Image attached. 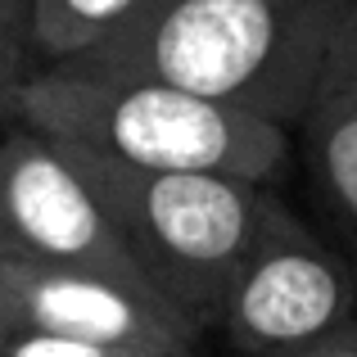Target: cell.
Wrapping results in <instances>:
<instances>
[{
	"label": "cell",
	"instance_id": "obj_1",
	"mask_svg": "<svg viewBox=\"0 0 357 357\" xmlns=\"http://www.w3.org/2000/svg\"><path fill=\"white\" fill-rule=\"evenodd\" d=\"M357 0H149L86 73L158 77L294 127Z\"/></svg>",
	"mask_w": 357,
	"mask_h": 357
},
{
	"label": "cell",
	"instance_id": "obj_2",
	"mask_svg": "<svg viewBox=\"0 0 357 357\" xmlns=\"http://www.w3.org/2000/svg\"><path fill=\"white\" fill-rule=\"evenodd\" d=\"M18 118L54 140L158 172H222L267 185L289 163V127L158 77L41 63Z\"/></svg>",
	"mask_w": 357,
	"mask_h": 357
},
{
	"label": "cell",
	"instance_id": "obj_3",
	"mask_svg": "<svg viewBox=\"0 0 357 357\" xmlns=\"http://www.w3.org/2000/svg\"><path fill=\"white\" fill-rule=\"evenodd\" d=\"M68 145V140H63ZM82 172L105 199L140 276L208 331L222 294L249 258L271 213L267 185L222 172H158L77 149Z\"/></svg>",
	"mask_w": 357,
	"mask_h": 357
},
{
	"label": "cell",
	"instance_id": "obj_4",
	"mask_svg": "<svg viewBox=\"0 0 357 357\" xmlns=\"http://www.w3.org/2000/svg\"><path fill=\"white\" fill-rule=\"evenodd\" d=\"M357 317V271L285 204H271L249 258L222 294L218 321L240 357H285Z\"/></svg>",
	"mask_w": 357,
	"mask_h": 357
},
{
	"label": "cell",
	"instance_id": "obj_5",
	"mask_svg": "<svg viewBox=\"0 0 357 357\" xmlns=\"http://www.w3.org/2000/svg\"><path fill=\"white\" fill-rule=\"evenodd\" d=\"M0 258L140 276L77 154L23 118L0 131Z\"/></svg>",
	"mask_w": 357,
	"mask_h": 357
},
{
	"label": "cell",
	"instance_id": "obj_6",
	"mask_svg": "<svg viewBox=\"0 0 357 357\" xmlns=\"http://www.w3.org/2000/svg\"><path fill=\"white\" fill-rule=\"evenodd\" d=\"M0 312L9 331H54L145 353H199L204 326L145 276L100 267H45L0 258Z\"/></svg>",
	"mask_w": 357,
	"mask_h": 357
},
{
	"label": "cell",
	"instance_id": "obj_7",
	"mask_svg": "<svg viewBox=\"0 0 357 357\" xmlns=\"http://www.w3.org/2000/svg\"><path fill=\"white\" fill-rule=\"evenodd\" d=\"M289 131H298L312 185L357 262V5L344 18L321 77Z\"/></svg>",
	"mask_w": 357,
	"mask_h": 357
},
{
	"label": "cell",
	"instance_id": "obj_8",
	"mask_svg": "<svg viewBox=\"0 0 357 357\" xmlns=\"http://www.w3.org/2000/svg\"><path fill=\"white\" fill-rule=\"evenodd\" d=\"M149 0H32L27 5V50L32 63H63L100 50L145 9Z\"/></svg>",
	"mask_w": 357,
	"mask_h": 357
},
{
	"label": "cell",
	"instance_id": "obj_9",
	"mask_svg": "<svg viewBox=\"0 0 357 357\" xmlns=\"http://www.w3.org/2000/svg\"><path fill=\"white\" fill-rule=\"evenodd\" d=\"M0 357H176V353H145L127 344H100L54 331H9L0 344Z\"/></svg>",
	"mask_w": 357,
	"mask_h": 357
},
{
	"label": "cell",
	"instance_id": "obj_10",
	"mask_svg": "<svg viewBox=\"0 0 357 357\" xmlns=\"http://www.w3.org/2000/svg\"><path fill=\"white\" fill-rule=\"evenodd\" d=\"M32 50H27V18L0 14V131L18 122L23 86L32 77Z\"/></svg>",
	"mask_w": 357,
	"mask_h": 357
},
{
	"label": "cell",
	"instance_id": "obj_11",
	"mask_svg": "<svg viewBox=\"0 0 357 357\" xmlns=\"http://www.w3.org/2000/svg\"><path fill=\"white\" fill-rule=\"evenodd\" d=\"M285 357H357V317L344 321L340 331H331L326 340L307 344V349H298V353H285Z\"/></svg>",
	"mask_w": 357,
	"mask_h": 357
},
{
	"label": "cell",
	"instance_id": "obj_12",
	"mask_svg": "<svg viewBox=\"0 0 357 357\" xmlns=\"http://www.w3.org/2000/svg\"><path fill=\"white\" fill-rule=\"evenodd\" d=\"M27 5H32V0H0V14H14V18H27Z\"/></svg>",
	"mask_w": 357,
	"mask_h": 357
},
{
	"label": "cell",
	"instance_id": "obj_13",
	"mask_svg": "<svg viewBox=\"0 0 357 357\" xmlns=\"http://www.w3.org/2000/svg\"><path fill=\"white\" fill-rule=\"evenodd\" d=\"M5 335H9V321H5V312H0V344H5Z\"/></svg>",
	"mask_w": 357,
	"mask_h": 357
}]
</instances>
